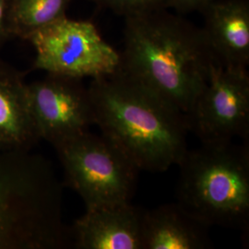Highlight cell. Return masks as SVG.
Segmentation results:
<instances>
[{
  "instance_id": "52a82bcc",
  "label": "cell",
  "mask_w": 249,
  "mask_h": 249,
  "mask_svg": "<svg viewBox=\"0 0 249 249\" xmlns=\"http://www.w3.org/2000/svg\"><path fill=\"white\" fill-rule=\"evenodd\" d=\"M188 131L201 143L249 142V76L247 69L212 66L210 78L185 115Z\"/></svg>"
},
{
  "instance_id": "4fadbf2b",
  "label": "cell",
  "mask_w": 249,
  "mask_h": 249,
  "mask_svg": "<svg viewBox=\"0 0 249 249\" xmlns=\"http://www.w3.org/2000/svg\"><path fill=\"white\" fill-rule=\"evenodd\" d=\"M72 0H11L9 29L12 37L27 38L37 30L66 17Z\"/></svg>"
},
{
  "instance_id": "5b68a950",
  "label": "cell",
  "mask_w": 249,
  "mask_h": 249,
  "mask_svg": "<svg viewBox=\"0 0 249 249\" xmlns=\"http://www.w3.org/2000/svg\"><path fill=\"white\" fill-rule=\"evenodd\" d=\"M54 149L86 210L131 203L141 170L106 136L88 131Z\"/></svg>"
},
{
  "instance_id": "ba28073f",
  "label": "cell",
  "mask_w": 249,
  "mask_h": 249,
  "mask_svg": "<svg viewBox=\"0 0 249 249\" xmlns=\"http://www.w3.org/2000/svg\"><path fill=\"white\" fill-rule=\"evenodd\" d=\"M28 98L40 139L53 148L89 131L94 115L82 79L46 73L27 84Z\"/></svg>"
},
{
  "instance_id": "2e32d148",
  "label": "cell",
  "mask_w": 249,
  "mask_h": 249,
  "mask_svg": "<svg viewBox=\"0 0 249 249\" xmlns=\"http://www.w3.org/2000/svg\"><path fill=\"white\" fill-rule=\"evenodd\" d=\"M11 0H0V49L12 37L9 29V11Z\"/></svg>"
},
{
  "instance_id": "9a60e30c",
  "label": "cell",
  "mask_w": 249,
  "mask_h": 249,
  "mask_svg": "<svg viewBox=\"0 0 249 249\" xmlns=\"http://www.w3.org/2000/svg\"><path fill=\"white\" fill-rule=\"evenodd\" d=\"M214 0H167L166 8L177 10L178 13L201 11Z\"/></svg>"
},
{
  "instance_id": "8fae6325",
  "label": "cell",
  "mask_w": 249,
  "mask_h": 249,
  "mask_svg": "<svg viewBox=\"0 0 249 249\" xmlns=\"http://www.w3.org/2000/svg\"><path fill=\"white\" fill-rule=\"evenodd\" d=\"M23 75L0 58V150L32 151L41 140Z\"/></svg>"
},
{
  "instance_id": "3957f363",
  "label": "cell",
  "mask_w": 249,
  "mask_h": 249,
  "mask_svg": "<svg viewBox=\"0 0 249 249\" xmlns=\"http://www.w3.org/2000/svg\"><path fill=\"white\" fill-rule=\"evenodd\" d=\"M62 201V185L49 160L31 151L0 150V249L73 246Z\"/></svg>"
},
{
  "instance_id": "5bb4252c",
  "label": "cell",
  "mask_w": 249,
  "mask_h": 249,
  "mask_svg": "<svg viewBox=\"0 0 249 249\" xmlns=\"http://www.w3.org/2000/svg\"><path fill=\"white\" fill-rule=\"evenodd\" d=\"M124 17L166 9L167 0H92Z\"/></svg>"
},
{
  "instance_id": "8992f818",
  "label": "cell",
  "mask_w": 249,
  "mask_h": 249,
  "mask_svg": "<svg viewBox=\"0 0 249 249\" xmlns=\"http://www.w3.org/2000/svg\"><path fill=\"white\" fill-rule=\"evenodd\" d=\"M36 49L34 69L77 79L98 78L119 70L120 53L91 22L64 17L27 38Z\"/></svg>"
},
{
  "instance_id": "6da1fadb",
  "label": "cell",
  "mask_w": 249,
  "mask_h": 249,
  "mask_svg": "<svg viewBox=\"0 0 249 249\" xmlns=\"http://www.w3.org/2000/svg\"><path fill=\"white\" fill-rule=\"evenodd\" d=\"M120 68L186 115L216 62L202 28L165 9L124 17Z\"/></svg>"
},
{
  "instance_id": "30bf717a",
  "label": "cell",
  "mask_w": 249,
  "mask_h": 249,
  "mask_svg": "<svg viewBox=\"0 0 249 249\" xmlns=\"http://www.w3.org/2000/svg\"><path fill=\"white\" fill-rule=\"evenodd\" d=\"M202 28L215 59L224 67L249 64V5L247 0H214L201 10Z\"/></svg>"
},
{
  "instance_id": "7c38bea8",
  "label": "cell",
  "mask_w": 249,
  "mask_h": 249,
  "mask_svg": "<svg viewBox=\"0 0 249 249\" xmlns=\"http://www.w3.org/2000/svg\"><path fill=\"white\" fill-rule=\"evenodd\" d=\"M209 228L178 203L161 205L144 212L143 249H213Z\"/></svg>"
},
{
  "instance_id": "9c48e42d",
  "label": "cell",
  "mask_w": 249,
  "mask_h": 249,
  "mask_svg": "<svg viewBox=\"0 0 249 249\" xmlns=\"http://www.w3.org/2000/svg\"><path fill=\"white\" fill-rule=\"evenodd\" d=\"M145 210L131 203L86 210L71 228L78 249H143Z\"/></svg>"
},
{
  "instance_id": "7a4b0ae2",
  "label": "cell",
  "mask_w": 249,
  "mask_h": 249,
  "mask_svg": "<svg viewBox=\"0 0 249 249\" xmlns=\"http://www.w3.org/2000/svg\"><path fill=\"white\" fill-rule=\"evenodd\" d=\"M94 124L138 168L165 172L187 152L185 115L118 71L94 78L89 87Z\"/></svg>"
},
{
  "instance_id": "277c9868",
  "label": "cell",
  "mask_w": 249,
  "mask_h": 249,
  "mask_svg": "<svg viewBox=\"0 0 249 249\" xmlns=\"http://www.w3.org/2000/svg\"><path fill=\"white\" fill-rule=\"evenodd\" d=\"M178 165V205L209 227L249 234V142L201 143Z\"/></svg>"
}]
</instances>
